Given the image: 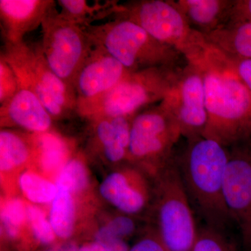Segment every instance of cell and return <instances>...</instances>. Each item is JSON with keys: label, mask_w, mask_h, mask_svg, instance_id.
<instances>
[{"label": "cell", "mask_w": 251, "mask_h": 251, "mask_svg": "<svg viewBox=\"0 0 251 251\" xmlns=\"http://www.w3.org/2000/svg\"><path fill=\"white\" fill-rule=\"evenodd\" d=\"M147 176L133 165L110 173L100 186V193L119 211L126 215L135 216L151 204L153 189Z\"/></svg>", "instance_id": "12"}, {"label": "cell", "mask_w": 251, "mask_h": 251, "mask_svg": "<svg viewBox=\"0 0 251 251\" xmlns=\"http://www.w3.org/2000/svg\"><path fill=\"white\" fill-rule=\"evenodd\" d=\"M17 77L2 56H0V105L12 98L17 92Z\"/></svg>", "instance_id": "28"}, {"label": "cell", "mask_w": 251, "mask_h": 251, "mask_svg": "<svg viewBox=\"0 0 251 251\" xmlns=\"http://www.w3.org/2000/svg\"><path fill=\"white\" fill-rule=\"evenodd\" d=\"M80 248L75 243L66 241L50 246L44 251H80Z\"/></svg>", "instance_id": "34"}, {"label": "cell", "mask_w": 251, "mask_h": 251, "mask_svg": "<svg viewBox=\"0 0 251 251\" xmlns=\"http://www.w3.org/2000/svg\"><path fill=\"white\" fill-rule=\"evenodd\" d=\"M3 232L11 242L23 238L25 226L28 225V204L19 198L3 200L1 205Z\"/></svg>", "instance_id": "22"}, {"label": "cell", "mask_w": 251, "mask_h": 251, "mask_svg": "<svg viewBox=\"0 0 251 251\" xmlns=\"http://www.w3.org/2000/svg\"><path fill=\"white\" fill-rule=\"evenodd\" d=\"M180 137L179 125L163 102L138 112L131 122L128 163L154 179L174 159Z\"/></svg>", "instance_id": "7"}, {"label": "cell", "mask_w": 251, "mask_h": 251, "mask_svg": "<svg viewBox=\"0 0 251 251\" xmlns=\"http://www.w3.org/2000/svg\"><path fill=\"white\" fill-rule=\"evenodd\" d=\"M55 6L52 0H0V19L5 44L16 45L41 25Z\"/></svg>", "instance_id": "13"}, {"label": "cell", "mask_w": 251, "mask_h": 251, "mask_svg": "<svg viewBox=\"0 0 251 251\" xmlns=\"http://www.w3.org/2000/svg\"><path fill=\"white\" fill-rule=\"evenodd\" d=\"M162 102L174 115L181 136L187 141L203 137L207 112L204 79L198 66L186 63Z\"/></svg>", "instance_id": "9"}, {"label": "cell", "mask_w": 251, "mask_h": 251, "mask_svg": "<svg viewBox=\"0 0 251 251\" xmlns=\"http://www.w3.org/2000/svg\"><path fill=\"white\" fill-rule=\"evenodd\" d=\"M202 72L207 124L203 137L227 148L251 140V94L217 50L195 64Z\"/></svg>", "instance_id": "1"}, {"label": "cell", "mask_w": 251, "mask_h": 251, "mask_svg": "<svg viewBox=\"0 0 251 251\" xmlns=\"http://www.w3.org/2000/svg\"><path fill=\"white\" fill-rule=\"evenodd\" d=\"M28 226L33 238L38 244L44 246L55 244L57 236L50 222L39 206L28 204Z\"/></svg>", "instance_id": "26"}, {"label": "cell", "mask_w": 251, "mask_h": 251, "mask_svg": "<svg viewBox=\"0 0 251 251\" xmlns=\"http://www.w3.org/2000/svg\"><path fill=\"white\" fill-rule=\"evenodd\" d=\"M128 251H168L158 237L156 230L151 228L143 234L130 248Z\"/></svg>", "instance_id": "31"}, {"label": "cell", "mask_w": 251, "mask_h": 251, "mask_svg": "<svg viewBox=\"0 0 251 251\" xmlns=\"http://www.w3.org/2000/svg\"><path fill=\"white\" fill-rule=\"evenodd\" d=\"M41 49L52 72L72 90L79 71L93 49L84 26L52 10L41 24Z\"/></svg>", "instance_id": "8"}, {"label": "cell", "mask_w": 251, "mask_h": 251, "mask_svg": "<svg viewBox=\"0 0 251 251\" xmlns=\"http://www.w3.org/2000/svg\"><path fill=\"white\" fill-rule=\"evenodd\" d=\"M192 251H237V249L224 232L204 226L199 228Z\"/></svg>", "instance_id": "27"}, {"label": "cell", "mask_w": 251, "mask_h": 251, "mask_svg": "<svg viewBox=\"0 0 251 251\" xmlns=\"http://www.w3.org/2000/svg\"><path fill=\"white\" fill-rule=\"evenodd\" d=\"M62 11L59 13L69 21L82 26L91 25L93 19L113 14L116 1H108L105 5L97 4L90 6L84 0H59Z\"/></svg>", "instance_id": "24"}, {"label": "cell", "mask_w": 251, "mask_h": 251, "mask_svg": "<svg viewBox=\"0 0 251 251\" xmlns=\"http://www.w3.org/2000/svg\"><path fill=\"white\" fill-rule=\"evenodd\" d=\"M115 18L139 25L156 40L174 48L188 63L199 64L210 45L195 30L173 0H138L115 4Z\"/></svg>", "instance_id": "3"}, {"label": "cell", "mask_w": 251, "mask_h": 251, "mask_svg": "<svg viewBox=\"0 0 251 251\" xmlns=\"http://www.w3.org/2000/svg\"><path fill=\"white\" fill-rule=\"evenodd\" d=\"M129 72L103 48L94 44L74 82L76 109L103 97Z\"/></svg>", "instance_id": "11"}, {"label": "cell", "mask_w": 251, "mask_h": 251, "mask_svg": "<svg viewBox=\"0 0 251 251\" xmlns=\"http://www.w3.org/2000/svg\"><path fill=\"white\" fill-rule=\"evenodd\" d=\"M251 23V0H234L227 25Z\"/></svg>", "instance_id": "32"}, {"label": "cell", "mask_w": 251, "mask_h": 251, "mask_svg": "<svg viewBox=\"0 0 251 251\" xmlns=\"http://www.w3.org/2000/svg\"><path fill=\"white\" fill-rule=\"evenodd\" d=\"M133 118L116 117L91 120L96 142L101 149L104 156L110 163H128Z\"/></svg>", "instance_id": "16"}, {"label": "cell", "mask_w": 251, "mask_h": 251, "mask_svg": "<svg viewBox=\"0 0 251 251\" xmlns=\"http://www.w3.org/2000/svg\"><path fill=\"white\" fill-rule=\"evenodd\" d=\"M187 142L177 163L188 198L206 226L224 232L231 222L224 198L229 148L205 137Z\"/></svg>", "instance_id": "2"}, {"label": "cell", "mask_w": 251, "mask_h": 251, "mask_svg": "<svg viewBox=\"0 0 251 251\" xmlns=\"http://www.w3.org/2000/svg\"><path fill=\"white\" fill-rule=\"evenodd\" d=\"M57 188L55 197L51 202L49 221L57 238L66 242L75 231L76 196L65 188Z\"/></svg>", "instance_id": "20"}, {"label": "cell", "mask_w": 251, "mask_h": 251, "mask_svg": "<svg viewBox=\"0 0 251 251\" xmlns=\"http://www.w3.org/2000/svg\"><path fill=\"white\" fill-rule=\"evenodd\" d=\"M221 53L225 62L242 81L251 94V59L237 58L226 55L222 52Z\"/></svg>", "instance_id": "30"}, {"label": "cell", "mask_w": 251, "mask_h": 251, "mask_svg": "<svg viewBox=\"0 0 251 251\" xmlns=\"http://www.w3.org/2000/svg\"><path fill=\"white\" fill-rule=\"evenodd\" d=\"M39 147L36 164L46 175L57 177L69 160L65 144L57 135L49 133L39 134Z\"/></svg>", "instance_id": "21"}, {"label": "cell", "mask_w": 251, "mask_h": 251, "mask_svg": "<svg viewBox=\"0 0 251 251\" xmlns=\"http://www.w3.org/2000/svg\"><path fill=\"white\" fill-rule=\"evenodd\" d=\"M56 185L78 196L87 190L89 175L87 166L81 157L71 158L59 172Z\"/></svg>", "instance_id": "25"}, {"label": "cell", "mask_w": 251, "mask_h": 251, "mask_svg": "<svg viewBox=\"0 0 251 251\" xmlns=\"http://www.w3.org/2000/svg\"><path fill=\"white\" fill-rule=\"evenodd\" d=\"M1 56L14 70L18 87L27 89L35 94L53 120L64 118L70 114L56 100L38 75L29 56V46L25 41L16 45L5 44Z\"/></svg>", "instance_id": "15"}, {"label": "cell", "mask_w": 251, "mask_h": 251, "mask_svg": "<svg viewBox=\"0 0 251 251\" xmlns=\"http://www.w3.org/2000/svg\"><path fill=\"white\" fill-rule=\"evenodd\" d=\"M53 119L41 100L27 89L18 87L9 100L0 105L1 128L18 126L34 134L52 133Z\"/></svg>", "instance_id": "14"}, {"label": "cell", "mask_w": 251, "mask_h": 251, "mask_svg": "<svg viewBox=\"0 0 251 251\" xmlns=\"http://www.w3.org/2000/svg\"><path fill=\"white\" fill-rule=\"evenodd\" d=\"M224 198L231 221L237 225L244 247L251 251V141L229 148Z\"/></svg>", "instance_id": "10"}, {"label": "cell", "mask_w": 251, "mask_h": 251, "mask_svg": "<svg viewBox=\"0 0 251 251\" xmlns=\"http://www.w3.org/2000/svg\"><path fill=\"white\" fill-rule=\"evenodd\" d=\"M204 37L211 47L226 55L251 59V23L225 26Z\"/></svg>", "instance_id": "19"}, {"label": "cell", "mask_w": 251, "mask_h": 251, "mask_svg": "<svg viewBox=\"0 0 251 251\" xmlns=\"http://www.w3.org/2000/svg\"><path fill=\"white\" fill-rule=\"evenodd\" d=\"M182 68L154 67L129 72L110 92L93 102L77 107L76 112L90 121L134 117L141 109L161 103L166 98Z\"/></svg>", "instance_id": "6"}, {"label": "cell", "mask_w": 251, "mask_h": 251, "mask_svg": "<svg viewBox=\"0 0 251 251\" xmlns=\"http://www.w3.org/2000/svg\"><path fill=\"white\" fill-rule=\"evenodd\" d=\"M80 251H106L96 242L86 243L80 248Z\"/></svg>", "instance_id": "35"}, {"label": "cell", "mask_w": 251, "mask_h": 251, "mask_svg": "<svg viewBox=\"0 0 251 251\" xmlns=\"http://www.w3.org/2000/svg\"><path fill=\"white\" fill-rule=\"evenodd\" d=\"M106 251H128L130 248L126 240L113 237L99 228L95 235V241Z\"/></svg>", "instance_id": "33"}, {"label": "cell", "mask_w": 251, "mask_h": 251, "mask_svg": "<svg viewBox=\"0 0 251 251\" xmlns=\"http://www.w3.org/2000/svg\"><path fill=\"white\" fill-rule=\"evenodd\" d=\"M18 186L23 196L33 204L52 202L57 193V185L34 171L21 173L18 178Z\"/></svg>", "instance_id": "23"}, {"label": "cell", "mask_w": 251, "mask_h": 251, "mask_svg": "<svg viewBox=\"0 0 251 251\" xmlns=\"http://www.w3.org/2000/svg\"><path fill=\"white\" fill-rule=\"evenodd\" d=\"M153 180V229L167 251H192L199 228L176 158Z\"/></svg>", "instance_id": "5"}, {"label": "cell", "mask_w": 251, "mask_h": 251, "mask_svg": "<svg viewBox=\"0 0 251 251\" xmlns=\"http://www.w3.org/2000/svg\"><path fill=\"white\" fill-rule=\"evenodd\" d=\"M175 3L193 29L205 36L227 25L234 0H177Z\"/></svg>", "instance_id": "17"}, {"label": "cell", "mask_w": 251, "mask_h": 251, "mask_svg": "<svg viewBox=\"0 0 251 251\" xmlns=\"http://www.w3.org/2000/svg\"><path fill=\"white\" fill-rule=\"evenodd\" d=\"M84 27L94 44L103 48L130 72L154 67L179 69L181 62L186 61L179 51L156 40L128 20L116 18Z\"/></svg>", "instance_id": "4"}, {"label": "cell", "mask_w": 251, "mask_h": 251, "mask_svg": "<svg viewBox=\"0 0 251 251\" xmlns=\"http://www.w3.org/2000/svg\"><path fill=\"white\" fill-rule=\"evenodd\" d=\"M39 154V135L3 128L0 132V171L9 175L31 162Z\"/></svg>", "instance_id": "18"}, {"label": "cell", "mask_w": 251, "mask_h": 251, "mask_svg": "<svg viewBox=\"0 0 251 251\" xmlns=\"http://www.w3.org/2000/svg\"><path fill=\"white\" fill-rule=\"evenodd\" d=\"M100 228L113 237L126 240L135 233L136 225L131 216L125 214L113 218Z\"/></svg>", "instance_id": "29"}]
</instances>
